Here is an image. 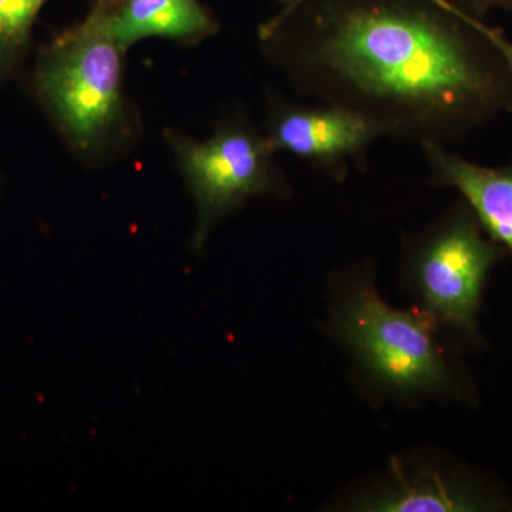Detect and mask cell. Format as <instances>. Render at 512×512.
<instances>
[{
	"label": "cell",
	"mask_w": 512,
	"mask_h": 512,
	"mask_svg": "<svg viewBox=\"0 0 512 512\" xmlns=\"http://www.w3.org/2000/svg\"><path fill=\"white\" fill-rule=\"evenodd\" d=\"M274 39L299 86L383 137L444 147L512 111L511 40L431 0H312Z\"/></svg>",
	"instance_id": "cell-1"
},
{
	"label": "cell",
	"mask_w": 512,
	"mask_h": 512,
	"mask_svg": "<svg viewBox=\"0 0 512 512\" xmlns=\"http://www.w3.org/2000/svg\"><path fill=\"white\" fill-rule=\"evenodd\" d=\"M114 2L94 0L84 19L37 50L28 76L33 99L82 153L106 146L126 117V52L110 29Z\"/></svg>",
	"instance_id": "cell-2"
},
{
	"label": "cell",
	"mask_w": 512,
	"mask_h": 512,
	"mask_svg": "<svg viewBox=\"0 0 512 512\" xmlns=\"http://www.w3.org/2000/svg\"><path fill=\"white\" fill-rule=\"evenodd\" d=\"M338 329L367 375L390 392L460 396L439 325L423 309H394L362 279L340 305Z\"/></svg>",
	"instance_id": "cell-3"
},
{
	"label": "cell",
	"mask_w": 512,
	"mask_h": 512,
	"mask_svg": "<svg viewBox=\"0 0 512 512\" xmlns=\"http://www.w3.org/2000/svg\"><path fill=\"white\" fill-rule=\"evenodd\" d=\"M487 234L466 202L450 208L410 244L406 272L420 309L437 325L481 345L478 315L488 276L507 255Z\"/></svg>",
	"instance_id": "cell-4"
},
{
	"label": "cell",
	"mask_w": 512,
	"mask_h": 512,
	"mask_svg": "<svg viewBox=\"0 0 512 512\" xmlns=\"http://www.w3.org/2000/svg\"><path fill=\"white\" fill-rule=\"evenodd\" d=\"M165 140L197 204L195 248L204 247L211 229L251 198L286 190L271 141L244 121L221 124L204 141L175 130H167Z\"/></svg>",
	"instance_id": "cell-5"
},
{
	"label": "cell",
	"mask_w": 512,
	"mask_h": 512,
	"mask_svg": "<svg viewBox=\"0 0 512 512\" xmlns=\"http://www.w3.org/2000/svg\"><path fill=\"white\" fill-rule=\"evenodd\" d=\"M265 136L276 151L292 154L332 180L343 181L350 163H366L367 151L383 133L366 114L342 104L323 101L308 106L276 100Z\"/></svg>",
	"instance_id": "cell-6"
},
{
	"label": "cell",
	"mask_w": 512,
	"mask_h": 512,
	"mask_svg": "<svg viewBox=\"0 0 512 512\" xmlns=\"http://www.w3.org/2000/svg\"><path fill=\"white\" fill-rule=\"evenodd\" d=\"M355 510L384 512H470L503 510L505 501L466 476L406 470L394 461L389 480L360 497Z\"/></svg>",
	"instance_id": "cell-7"
},
{
	"label": "cell",
	"mask_w": 512,
	"mask_h": 512,
	"mask_svg": "<svg viewBox=\"0 0 512 512\" xmlns=\"http://www.w3.org/2000/svg\"><path fill=\"white\" fill-rule=\"evenodd\" d=\"M421 148L431 184L456 190L485 234L512 254V160L501 167H484L448 153L439 144Z\"/></svg>",
	"instance_id": "cell-8"
},
{
	"label": "cell",
	"mask_w": 512,
	"mask_h": 512,
	"mask_svg": "<svg viewBox=\"0 0 512 512\" xmlns=\"http://www.w3.org/2000/svg\"><path fill=\"white\" fill-rule=\"evenodd\" d=\"M110 29L127 52L141 40L158 39L192 45L218 32V22L200 0H116Z\"/></svg>",
	"instance_id": "cell-9"
},
{
	"label": "cell",
	"mask_w": 512,
	"mask_h": 512,
	"mask_svg": "<svg viewBox=\"0 0 512 512\" xmlns=\"http://www.w3.org/2000/svg\"><path fill=\"white\" fill-rule=\"evenodd\" d=\"M50 0H0V90L28 59L37 16Z\"/></svg>",
	"instance_id": "cell-10"
},
{
	"label": "cell",
	"mask_w": 512,
	"mask_h": 512,
	"mask_svg": "<svg viewBox=\"0 0 512 512\" xmlns=\"http://www.w3.org/2000/svg\"><path fill=\"white\" fill-rule=\"evenodd\" d=\"M309 2H312V0H281V8L276 12V15L266 20L264 25L259 28V37L265 42L269 37L274 36L286 20L291 19L302 6L308 5ZM431 2L436 3L441 8L450 10V12L456 13L458 16H464V18L471 16L466 9L458 6L453 0H431Z\"/></svg>",
	"instance_id": "cell-11"
},
{
	"label": "cell",
	"mask_w": 512,
	"mask_h": 512,
	"mask_svg": "<svg viewBox=\"0 0 512 512\" xmlns=\"http://www.w3.org/2000/svg\"><path fill=\"white\" fill-rule=\"evenodd\" d=\"M485 8H505L512 9V0H477Z\"/></svg>",
	"instance_id": "cell-12"
}]
</instances>
